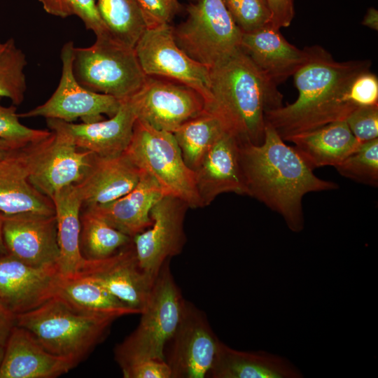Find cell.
Masks as SVG:
<instances>
[{
  "label": "cell",
  "mask_w": 378,
  "mask_h": 378,
  "mask_svg": "<svg viewBox=\"0 0 378 378\" xmlns=\"http://www.w3.org/2000/svg\"><path fill=\"white\" fill-rule=\"evenodd\" d=\"M239 160L247 195L281 215L294 232L304 228L303 197L338 188L336 183L316 176L295 148L267 122L260 144L239 143Z\"/></svg>",
  "instance_id": "cell-1"
},
{
  "label": "cell",
  "mask_w": 378,
  "mask_h": 378,
  "mask_svg": "<svg viewBox=\"0 0 378 378\" xmlns=\"http://www.w3.org/2000/svg\"><path fill=\"white\" fill-rule=\"evenodd\" d=\"M308 57L293 74L298 97L290 104L267 111L265 122L286 141L290 136L330 122L345 120L356 108L345 98L360 74L370 71V60L338 62L323 48H306Z\"/></svg>",
  "instance_id": "cell-2"
},
{
  "label": "cell",
  "mask_w": 378,
  "mask_h": 378,
  "mask_svg": "<svg viewBox=\"0 0 378 378\" xmlns=\"http://www.w3.org/2000/svg\"><path fill=\"white\" fill-rule=\"evenodd\" d=\"M281 106L276 86L241 48L210 68L209 101L205 110L217 115L239 143L260 144L265 113Z\"/></svg>",
  "instance_id": "cell-3"
},
{
  "label": "cell",
  "mask_w": 378,
  "mask_h": 378,
  "mask_svg": "<svg viewBox=\"0 0 378 378\" xmlns=\"http://www.w3.org/2000/svg\"><path fill=\"white\" fill-rule=\"evenodd\" d=\"M117 318L80 312L55 295L16 315V326L28 330L48 352L77 365L104 339Z\"/></svg>",
  "instance_id": "cell-4"
},
{
  "label": "cell",
  "mask_w": 378,
  "mask_h": 378,
  "mask_svg": "<svg viewBox=\"0 0 378 378\" xmlns=\"http://www.w3.org/2000/svg\"><path fill=\"white\" fill-rule=\"evenodd\" d=\"M170 260L155 279L137 327L115 348L120 368L142 358L164 360L166 344L178 327L186 300L174 280Z\"/></svg>",
  "instance_id": "cell-5"
},
{
  "label": "cell",
  "mask_w": 378,
  "mask_h": 378,
  "mask_svg": "<svg viewBox=\"0 0 378 378\" xmlns=\"http://www.w3.org/2000/svg\"><path fill=\"white\" fill-rule=\"evenodd\" d=\"M73 71L82 86L120 101L134 94L147 76L134 48L118 41L110 34L96 36L90 46L74 47Z\"/></svg>",
  "instance_id": "cell-6"
},
{
  "label": "cell",
  "mask_w": 378,
  "mask_h": 378,
  "mask_svg": "<svg viewBox=\"0 0 378 378\" xmlns=\"http://www.w3.org/2000/svg\"><path fill=\"white\" fill-rule=\"evenodd\" d=\"M125 153L139 169L158 182L165 195L181 199L192 209L203 207L195 172L185 163L172 132L156 130L136 120Z\"/></svg>",
  "instance_id": "cell-7"
},
{
  "label": "cell",
  "mask_w": 378,
  "mask_h": 378,
  "mask_svg": "<svg viewBox=\"0 0 378 378\" xmlns=\"http://www.w3.org/2000/svg\"><path fill=\"white\" fill-rule=\"evenodd\" d=\"M186 20L173 27L178 47L209 68L241 48L242 31L222 0H197L187 8Z\"/></svg>",
  "instance_id": "cell-8"
},
{
  "label": "cell",
  "mask_w": 378,
  "mask_h": 378,
  "mask_svg": "<svg viewBox=\"0 0 378 378\" xmlns=\"http://www.w3.org/2000/svg\"><path fill=\"white\" fill-rule=\"evenodd\" d=\"M134 50L146 76L167 78L193 88L202 96L206 107L209 101L210 68L192 59L178 47L172 26L147 27Z\"/></svg>",
  "instance_id": "cell-9"
},
{
  "label": "cell",
  "mask_w": 378,
  "mask_h": 378,
  "mask_svg": "<svg viewBox=\"0 0 378 378\" xmlns=\"http://www.w3.org/2000/svg\"><path fill=\"white\" fill-rule=\"evenodd\" d=\"M74 43L68 41L62 48L61 78L57 88L43 104L18 114L19 117H43L66 122L80 119L92 122L111 117L120 108L121 101L104 94L92 92L82 86L73 71Z\"/></svg>",
  "instance_id": "cell-10"
},
{
  "label": "cell",
  "mask_w": 378,
  "mask_h": 378,
  "mask_svg": "<svg viewBox=\"0 0 378 378\" xmlns=\"http://www.w3.org/2000/svg\"><path fill=\"white\" fill-rule=\"evenodd\" d=\"M220 342L206 314L185 300L179 323L164 352L172 378L208 377Z\"/></svg>",
  "instance_id": "cell-11"
},
{
  "label": "cell",
  "mask_w": 378,
  "mask_h": 378,
  "mask_svg": "<svg viewBox=\"0 0 378 378\" xmlns=\"http://www.w3.org/2000/svg\"><path fill=\"white\" fill-rule=\"evenodd\" d=\"M128 99L136 120L172 133L205 111V102L195 90L155 76H146L140 89Z\"/></svg>",
  "instance_id": "cell-12"
},
{
  "label": "cell",
  "mask_w": 378,
  "mask_h": 378,
  "mask_svg": "<svg viewBox=\"0 0 378 378\" xmlns=\"http://www.w3.org/2000/svg\"><path fill=\"white\" fill-rule=\"evenodd\" d=\"M188 204L172 195L162 197L152 208L151 225L132 237L141 269L155 279L164 262L179 255L186 241L184 220Z\"/></svg>",
  "instance_id": "cell-13"
},
{
  "label": "cell",
  "mask_w": 378,
  "mask_h": 378,
  "mask_svg": "<svg viewBox=\"0 0 378 378\" xmlns=\"http://www.w3.org/2000/svg\"><path fill=\"white\" fill-rule=\"evenodd\" d=\"M52 136V132L46 139L15 148L0 159V212L4 215L22 212L55 214L52 200L39 192L29 181Z\"/></svg>",
  "instance_id": "cell-14"
},
{
  "label": "cell",
  "mask_w": 378,
  "mask_h": 378,
  "mask_svg": "<svg viewBox=\"0 0 378 378\" xmlns=\"http://www.w3.org/2000/svg\"><path fill=\"white\" fill-rule=\"evenodd\" d=\"M3 232L10 255L35 267L57 266L59 253L55 214L4 215Z\"/></svg>",
  "instance_id": "cell-15"
},
{
  "label": "cell",
  "mask_w": 378,
  "mask_h": 378,
  "mask_svg": "<svg viewBox=\"0 0 378 378\" xmlns=\"http://www.w3.org/2000/svg\"><path fill=\"white\" fill-rule=\"evenodd\" d=\"M78 274L96 281L139 314L155 281L140 267L132 241L106 258L85 260Z\"/></svg>",
  "instance_id": "cell-16"
},
{
  "label": "cell",
  "mask_w": 378,
  "mask_h": 378,
  "mask_svg": "<svg viewBox=\"0 0 378 378\" xmlns=\"http://www.w3.org/2000/svg\"><path fill=\"white\" fill-rule=\"evenodd\" d=\"M59 273L57 266L35 267L8 253L0 257V304L18 315L55 296Z\"/></svg>",
  "instance_id": "cell-17"
},
{
  "label": "cell",
  "mask_w": 378,
  "mask_h": 378,
  "mask_svg": "<svg viewBox=\"0 0 378 378\" xmlns=\"http://www.w3.org/2000/svg\"><path fill=\"white\" fill-rule=\"evenodd\" d=\"M47 125L53 136L29 181L39 192L51 199L62 188L81 181L94 154L78 148L60 128Z\"/></svg>",
  "instance_id": "cell-18"
},
{
  "label": "cell",
  "mask_w": 378,
  "mask_h": 378,
  "mask_svg": "<svg viewBox=\"0 0 378 378\" xmlns=\"http://www.w3.org/2000/svg\"><path fill=\"white\" fill-rule=\"evenodd\" d=\"M202 206L225 192L247 195L239 160V141L228 131L214 142L195 171Z\"/></svg>",
  "instance_id": "cell-19"
},
{
  "label": "cell",
  "mask_w": 378,
  "mask_h": 378,
  "mask_svg": "<svg viewBox=\"0 0 378 378\" xmlns=\"http://www.w3.org/2000/svg\"><path fill=\"white\" fill-rule=\"evenodd\" d=\"M136 115L129 99L121 101L119 109L108 119L92 122H66L46 119L47 125L65 132L80 148L99 157H114L125 153L133 134Z\"/></svg>",
  "instance_id": "cell-20"
},
{
  "label": "cell",
  "mask_w": 378,
  "mask_h": 378,
  "mask_svg": "<svg viewBox=\"0 0 378 378\" xmlns=\"http://www.w3.org/2000/svg\"><path fill=\"white\" fill-rule=\"evenodd\" d=\"M241 48L275 86L293 76L308 57L306 48L300 50L290 44L271 24L242 33Z\"/></svg>",
  "instance_id": "cell-21"
},
{
  "label": "cell",
  "mask_w": 378,
  "mask_h": 378,
  "mask_svg": "<svg viewBox=\"0 0 378 378\" xmlns=\"http://www.w3.org/2000/svg\"><path fill=\"white\" fill-rule=\"evenodd\" d=\"M76 366L48 352L28 330L16 326L5 346L0 378H55Z\"/></svg>",
  "instance_id": "cell-22"
},
{
  "label": "cell",
  "mask_w": 378,
  "mask_h": 378,
  "mask_svg": "<svg viewBox=\"0 0 378 378\" xmlns=\"http://www.w3.org/2000/svg\"><path fill=\"white\" fill-rule=\"evenodd\" d=\"M141 173L125 153L114 157L94 155L83 178L75 184L83 206L104 204L123 196L135 187Z\"/></svg>",
  "instance_id": "cell-23"
},
{
  "label": "cell",
  "mask_w": 378,
  "mask_h": 378,
  "mask_svg": "<svg viewBox=\"0 0 378 378\" xmlns=\"http://www.w3.org/2000/svg\"><path fill=\"white\" fill-rule=\"evenodd\" d=\"M164 196L158 182L142 171L139 182L127 194L104 204L84 208L132 238L151 225L150 211Z\"/></svg>",
  "instance_id": "cell-24"
},
{
  "label": "cell",
  "mask_w": 378,
  "mask_h": 378,
  "mask_svg": "<svg viewBox=\"0 0 378 378\" xmlns=\"http://www.w3.org/2000/svg\"><path fill=\"white\" fill-rule=\"evenodd\" d=\"M302 374L288 360L263 351H243L223 342L208 377L300 378Z\"/></svg>",
  "instance_id": "cell-25"
},
{
  "label": "cell",
  "mask_w": 378,
  "mask_h": 378,
  "mask_svg": "<svg viewBox=\"0 0 378 378\" xmlns=\"http://www.w3.org/2000/svg\"><path fill=\"white\" fill-rule=\"evenodd\" d=\"M287 141L313 169L335 167L354 152L360 143L345 120L328 123L310 131L290 136Z\"/></svg>",
  "instance_id": "cell-26"
},
{
  "label": "cell",
  "mask_w": 378,
  "mask_h": 378,
  "mask_svg": "<svg viewBox=\"0 0 378 378\" xmlns=\"http://www.w3.org/2000/svg\"><path fill=\"white\" fill-rule=\"evenodd\" d=\"M51 200L55 206L59 253L57 267L60 276H73L80 272L85 261L79 247L83 201L75 184L56 192Z\"/></svg>",
  "instance_id": "cell-27"
},
{
  "label": "cell",
  "mask_w": 378,
  "mask_h": 378,
  "mask_svg": "<svg viewBox=\"0 0 378 378\" xmlns=\"http://www.w3.org/2000/svg\"><path fill=\"white\" fill-rule=\"evenodd\" d=\"M55 295L75 310L87 314L120 318L139 314L96 281L78 274L69 277L59 276Z\"/></svg>",
  "instance_id": "cell-28"
},
{
  "label": "cell",
  "mask_w": 378,
  "mask_h": 378,
  "mask_svg": "<svg viewBox=\"0 0 378 378\" xmlns=\"http://www.w3.org/2000/svg\"><path fill=\"white\" fill-rule=\"evenodd\" d=\"M227 131L221 120L204 111L183 123L172 134L186 165L195 171L214 142Z\"/></svg>",
  "instance_id": "cell-29"
},
{
  "label": "cell",
  "mask_w": 378,
  "mask_h": 378,
  "mask_svg": "<svg viewBox=\"0 0 378 378\" xmlns=\"http://www.w3.org/2000/svg\"><path fill=\"white\" fill-rule=\"evenodd\" d=\"M132 241V238L115 229L85 208L80 213L79 247L85 260L106 258Z\"/></svg>",
  "instance_id": "cell-30"
},
{
  "label": "cell",
  "mask_w": 378,
  "mask_h": 378,
  "mask_svg": "<svg viewBox=\"0 0 378 378\" xmlns=\"http://www.w3.org/2000/svg\"><path fill=\"white\" fill-rule=\"evenodd\" d=\"M99 15L109 34L118 41L134 48L147 28L136 0H96Z\"/></svg>",
  "instance_id": "cell-31"
},
{
  "label": "cell",
  "mask_w": 378,
  "mask_h": 378,
  "mask_svg": "<svg viewBox=\"0 0 378 378\" xmlns=\"http://www.w3.org/2000/svg\"><path fill=\"white\" fill-rule=\"evenodd\" d=\"M27 64L25 54L13 38L4 41L0 38V97L9 99L14 106L24 99Z\"/></svg>",
  "instance_id": "cell-32"
},
{
  "label": "cell",
  "mask_w": 378,
  "mask_h": 378,
  "mask_svg": "<svg viewBox=\"0 0 378 378\" xmlns=\"http://www.w3.org/2000/svg\"><path fill=\"white\" fill-rule=\"evenodd\" d=\"M338 173L360 183L378 185V138L361 143L358 148L335 167Z\"/></svg>",
  "instance_id": "cell-33"
},
{
  "label": "cell",
  "mask_w": 378,
  "mask_h": 378,
  "mask_svg": "<svg viewBox=\"0 0 378 378\" xmlns=\"http://www.w3.org/2000/svg\"><path fill=\"white\" fill-rule=\"evenodd\" d=\"M50 15L65 18L75 15L96 36L109 34L97 9L96 0H38Z\"/></svg>",
  "instance_id": "cell-34"
},
{
  "label": "cell",
  "mask_w": 378,
  "mask_h": 378,
  "mask_svg": "<svg viewBox=\"0 0 378 378\" xmlns=\"http://www.w3.org/2000/svg\"><path fill=\"white\" fill-rule=\"evenodd\" d=\"M242 33L251 32L271 24L265 0H222Z\"/></svg>",
  "instance_id": "cell-35"
},
{
  "label": "cell",
  "mask_w": 378,
  "mask_h": 378,
  "mask_svg": "<svg viewBox=\"0 0 378 378\" xmlns=\"http://www.w3.org/2000/svg\"><path fill=\"white\" fill-rule=\"evenodd\" d=\"M15 106H4L0 97V139L20 145H27L49 136L52 132L28 127L20 122Z\"/></svg>",
  "instance_id": "cell-36"
},
{
  "label": "cell",
  "mask_w": 378,
  "mask_h": 378,
  "mask_svg": "<svg viewBox=\"0 0 378 378\" xmlns=\"http://www.w3.org/2000/svg\"><path fill=\"white\" fill-rule=\"evenodd\" d=\"M345 98L354 108L378 105V79L370 71L358 75L347 88Z\"/></svg>",
  "instance_id": "cell-37"
},
{
  "label": "cell",
  "mask_w": 378,
  "mask_h": 378,
  "mask_svg": "<svg viewBox=\"0 0 378 378\" xmlns=\"http://www.w3.org/2000/svg\"><path fill=\"white\" fill-rule=\"evenodd\" d=\"M345 121L360 143L378 138V105L358 107L349 115Z\"/></svg>",
  "instance_id": "cell-38"
},
{
  "label": "cell",
  "mask_w": 378,
  "mask_h": 378,
  "mask_svg": "<svg viewBox=\"0 0 378 378\" xmlns=\"http://www.w3.org/2000/svg\"><path fill=\"white\" fill-rule=\"evenodd\" d=\"M147 27L169 24L179 10L178 0H136Z\"/></svg>",
  "instance_id": "cell-39"
},
{
  "label": "cell",
  "mask_w": 378,
  "mask_h": 378,
  "mask_svg": "<svg viewBox=\"0 0 378 378\" xmlns=\"http://www.w3.org/2000/svg\"><path fill=\"white\" fill-rule=\"evenodd\" d=\"M125 378H172L171 370L164 360L142 358L120 367Z\"/></svg>",
  "instance_id": "cell-40"
},
{
  "label": "cell",
  "mask_w": 378,
  "mask_h": 378,
  "mask_svg": "<svg viewBox=\"0 0 378 378\" xmlns=\"http://www.w3.org/2000/svg\"><path fill=\"white\" fill-rule=\"evenodd\" d=\"M270 13L271 25L281 29L288 27L294 17L293 0H265Z\"/></svg>",
  "instance_id": "cell-41"
},
{
  "label": "cell",
  "mask_w": 378,
  "mask_h": 378,
  "mask_svg": "<svg viewBox=\"0 0 378 378\" xmlns=\"http://www.w3.org/2000/svg\"><path fill=\"white\" fill-rule=\"evenodd\" d=\"M15 326L16 315L0 304V347H5Z\"/></svg>",
  "instance_id": "cell-42"
},
{
  "label": "cell",
  "mask_w": 378,
  "mask_h": 378,
  "mask_svg": "<svg viewBox=\"0 0 378 378\" xmlns=\"http://www.w3.org/2000/svg\"><path fill=\"white\" fill-rule=\"evenodd\" d=\"M362 24L375 31L378 30V11L374 8H369L363 18Z\"/></svg>",
  "instance_id": "cell-43"
},
{
  "label": "cell",
  "mask_w": 378,
  "mask_h": 378,
  "mask_svg": "<svg viewBox=\"0 0 378 378\" xmlns=\"http://www.w3.org/2000/svg\"><path fill=\"white\" fill-rule=\"evenodd\" d=\"M24 146L26 145H20L0 139V159L5 158L14 149Z\"/></svg>",
  "instance_id": "cell-44"
},
{
  "label": "cell",
  "mask_w": 378,
  "mask_h": 378,
  "mask_svg": "<svg viewBox=\"0 0 378 378\" xmlns=\"http://www.w3.org/2000/svg\"><path fill=\"white\" fill-rule=\"evenodd\" d=\"M4 214L0 212V257L7 253L3 232Z\"/></svg>",
  "instance_id": "cell-45"
},
{
  "label": "cell",
  "mask_w": 378,
  "mask_h": 378,
  "mask_svg": "<svg viewBox=\"0 0 378 378\" xmlns=\"http://www.w3.org/2000/svg\"><path fill=\"white\" fill-rule=\"evenodd\" d=\"M5 347H0V367L3 360Z\"/></svg>",
  "instance_id": "cell-46"
}]
</instances>
